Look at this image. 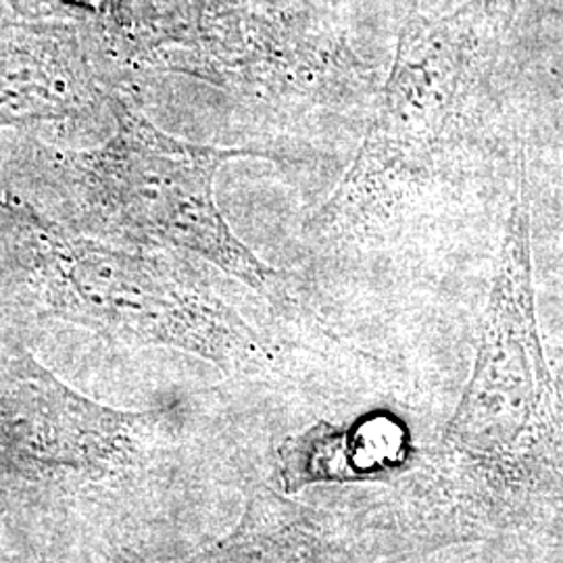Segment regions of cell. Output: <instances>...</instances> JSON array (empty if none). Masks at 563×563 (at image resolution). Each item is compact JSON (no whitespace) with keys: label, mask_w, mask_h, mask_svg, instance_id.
<instances>
[{"label":"cell","mask_w":563,"mask_h":563,"mask_svg":"<svg viewBox=\"0 0 563 563\" xmlns=\"http://www.w3.org/2000/svg\"><path fill=\"white\" fill-rule=\"evenodd\" d=\"M0 402V463L25 481L99 486L141 465L148 432L125 416L51 383Z\"/></svg>","instance_id":"3957f363"},{"label":"cell","mask_w":563,"mask_h":563,"mask_svg":"<svg viewBox=\"0 0 563 563\" xmlns=\"http://www.w3.org/2000/svg\"><path fill=\"white\" fill-rule=\"evenodd\" d=\"M509 9V0H470L439 20L411 21L367 172L413 178L446 159L497 57Z\"/></svg>","instance_id":"7a4b0ae2"},{"label":"cell","mask_w":563,"mask_h":563,"mask_svg":"<svg viewBox=\"0 0 563 563\" xmlns=\"http://www.w3.org/2000/svg\"><path fill=\"white\" fill-rule=\"evenodd\" d=\"M309 555L295 505L260 486L249 495L236 526L199 553L174 562L121 563H307Z\"/></svg>","instance_id":"277c9868"},{"label":"cell","mask_w":563,"mask_h":563,"mask_svg":"<svg viewBox=\"0 0 563 563\" xmlns=\"http://www.w3.org/2000/svg\"><path fill=\"white\" fill-rule=\"evenodd\" d=\"M530 242L532 213L520 162L476 362L446 428L451 441L483 453L530 443L555 418V386L537 320Z\"/></svg>","instance_id":"6da1fadb"}]
</instances>
